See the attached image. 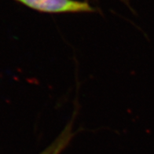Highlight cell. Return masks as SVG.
Wrapping results in <instances>:
<instances>
[{
  "label": "cell",
  "mask_w": 154,
  "mask_h": 154,
  "mask_svg": "<svg viewBox=\"0 0 154 154\" xmlns=\"http://www.w3.org/2000/svg\"><path fill=\"white\" fill-rule=\"evenodd\" d=\"M33 10L46 13L93 12L87 2L77 0H15Z\"/></svg>",
  "instance_id": "6da1fadb"
}]
</instances>
